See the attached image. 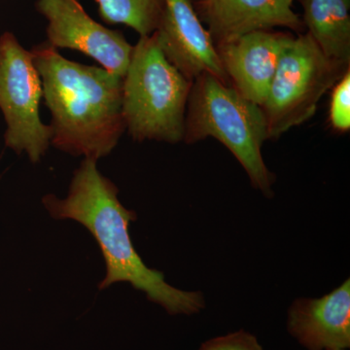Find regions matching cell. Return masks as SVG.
<instances>
[{
	"label": "cell",
	"mask_w": 350,
	"mask_h": 350,
	"mask_svg": "<svg viewBox=\"0 0 350 350\" xmlns=\"http://www.w3.org/2000/svg\"><path fill=\"white\" fill-rule=\"evenodd\" d=\"M349 70V64L328 59L308 32L292 36L261 107L268 140L312 118L322 96Z\"/></svg>",
	"instance_id": "5b68a950"
},
{
	"label": "cell",
	"mask_w": 350,
	"mask_h": 350,
	"mask_svg": "<svg viewBox=\"0 0 350 350\" xmlns=\"http://www.w3.org/2000/svg\"><path fill=\"white\" fill-rule=\"evenodd\" d=\"M291 36L286 32L259 31L215 44L231 86L246 100L261 107L280 55Z\"/></svg>",
	"instance_id": "9c48e42d"
},
{
	"label": "cell",
	"mask_w": 350,
	"mask_h": 350,
	"mask_svg": "<svg viewBox=\"0 0 350 350\" xmlns=\"http://www.w3.org/2000/svg\"><path fill=\"white\" fill-rule=\"evenodd\" d=\"M0 179H1V174H0Z\"/></svg>",
	"instance_id": "2e32d148"
},
{
	"label": "cell",
	"mask_w": 350,
	"mask_h": 350,
	"mask_svg": "<svg viewBox=\"0 0 350 350\" xmlns=\"http://www.w3.org/2000/svg\"><path fill=\"white\" fill-rule=\"evenodd\" d=\"M206 137H214L227 147L243 165L251 185L266 197H273L275 175L262 155V144L268 140L262 108L208 73L193 81L183 142L192 144Z\"/></svg>",
	"instance_id": "3957f363"
},
{
	"label": "cell",
	"mask_w": 350,
	"mask_h": 350,
	"mask_svg": "<svg viewBox=\"0 0 350 350\" xmlns=\"http://www.w3.org/2000/svg\"><path fill=\"white\" fill-rule=\"evenodd\" d=\"M163 54L190 81L208 73L230 84L215 44L191 0H165V10L154 32Z\"/></svg>",
	"instance_id": "ba28073f"
},
{
	"label": "cell",
	"mask_w": 350,
	"mask_h": 350,
	"mask_svg": "<svg viewBox=\"0 0 350 350\" xmlns=\"http://www.w3.org/2000/svg\"><path fill=\"white\" fill-rule=\"evenodd\" d=\"M36 9L47 21L46 42L56 49L79 51L124 78L133 46L122 32L92 19L77 0H38Z\"/></svg>",
	"instance_id": "52a82bcc"
},
{
	"label": "cell",
	"mask_w": 350,
	"mask_h": 350,
	"mask_svg": "<svg viewBox=\"0 0 350 350\" xmlns=\"http://www.w3.org/2000/svg\"><path fill=\"white\" fill-rule=\"evenodd\" d=\"M304 25L328 59L350 64V0H300Z\"/></svg>",
	"instance_id": "7c38bea8"
},
{
	"label": "cell",
	"mask_w": 350,
	"mask_h": 350,
	"mask_svg": "<svg viewBox=\"0 0 350 350\" xmlns=\"http://www.w3.org/2000/svg\"><path fill=\"white\" fill-rule=\"evenodd\" d=\"M290 335L308 350L350 347V282L321 298H299L288 310Z\"/></svg>",
	"instance_id": "8fae6325"
},
{
	"label": "cell",
	"mask_w": 350,
	"mask_h": 350,
	"mask_svg": "<svg viewBox=\"0 0 350 350\" xmlns=\"http://www.w3.org/2000/svg\"><path fill=\"white\" fill-rule=\"evenodd\" d=\"M199 350H265L252 334L243 330L211 338Z\"/></svg>",
	"instance_id": "9a60e30c"
},
{
	"label": "cell",
	"mask_w": 350,
	"mask_h": 350,
	"mask_svg": "<svg viewBox=\"0 0 350 350\" xmlns=\"http://www.w3.org/2000/svg\"><path fill=\"white\" fill-rule=\"evenodd\" d=\"M193 82L167 61L155 33L140 36L123 78L122 111L135 142H183Z\"/></svg>",
	"instance_id": "277c9868"
},
{
	"label": "cell",
	"mask_w": 350,
	"mask_h": 350,
	"mask_svg": "<svg viewBox=\"0 0 350 350\" xmlns=\"http://www.w3.org/2000/svg\"><path fill=\"white\" fill-rule=\"evenodd\" d=\"M329 120L332 129L347 133L350 129V70L332 88Z\"/></svg>",
	"instance_id": "5bb4252c"
},
{
	"label": "cell",
	"mask_w": 350,
	"mask_h": 350,
	"mask_svg": "<svg viewBox=\"0 0 350 350\" xmlns=\"http://www.w3.org/2000/svg\"><path fill=\"white\" fill-rule=\"evenodd\" d=\"M96 163L83 159L73 172L68 196L61 199L54 194L45 195L42 204L53 219L75 221L96 239L107 268L98 289L128 282L170 314L191 315L204 310L206 301L200 292L172 286L162 271L149 268L142 261L129 231L131 223L137 220V213L122 204L118 188L101 174Z\"/></svg>",
	"instance_id": "6da1fadb"
},
{
	"label": "cell",
	"mask_w": 350,
	"mask_h": 350,
	"mask_svg": "<svg viewBox=\"0 0 350 350\" xmlns=\"http://www.w3.org/2000/svg\"><path fill=\"white\" fill-rule=\"evenodd\" d=\"M52 121V145L69 155L98 162L126 131L123 78L103 68L66 59L43 42L31 50Z\"/></svg>",
	"instance_id": "7a4b0ae2"
},
{
	"label": "cell",
	"mask_w": 350,
	"mask_h": 350,
	"mask_svg": "<svg viewBox=\"0 0 350 350\" xmlns=\"http://www.w3.org/2000/svg\"><path fill=\"white\" fill-rule=\"evenodd\" d=\"M294 0H196L200 22L208 27L214 44L226 42L253 31L286 27L296 32L305 29L294 12Z\"/></svg>",
	"instance_id": "30bf717a"
},
{
	"label": "cell",
	"mask_w": 350,
	"mask_h": 350,
	"mask_svg": "<svg viewBox=\"0 0 350 350\" xmlns=\"http://www.w3.org/2000/svg\"><path fill=\"white\" fill-rule=\"evenodd\" d=\"M42 82L31 51L12 32L0 36V110L6 123L4 142L32 163L42 160L52 145V129L41 120Z\"/></svg>",
	"instance_id": "8992f818"
},
{
	"label": "cell",
	"mask_w": 350,
	"mask_h": 350,
	"mask_svg": "<svg viewBox=\"0 0 350 350\" xmlns=\"http://www.w3.org/2000/svg\"><path fill=\"white\" fill-rule=\"evenodd\" d=\"M101 19L111 25H125L140 36L156 31L165 10V0H96Z\"/></svg>",
	"instance_id": "4fadbf2b"
}]
</instances>
